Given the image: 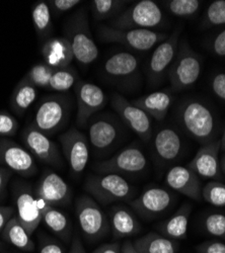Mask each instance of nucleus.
<instances>
[{
	"label": "nucleus",
	"mask_w": 225,
	"mask_h": 253,
	"mask_svg": "<svg viewBox=\"0 0 225 253\" xmlns=\"http://www.w3.org/2000/svg\"><path fill=\"white\" fill-rule=\"evenodd\" d=\"M211 49L216 56L225 57V30L220 32L213 39Z\"/></svg>",
	"instance_id": "nucleus-45"
},
{
	"label": "nucleus",
	"mask_w": 225,
	"mask_h": 253,
	"mask_svg": "<svg viewBox=\"0 0 225 253\" xmlns=\"http://www.w3.org/2000/svg\"><path fill=\"white\" fill-rule=\"evenodd\" d=\"M147 167V158L138 147L130 146L110 159L95 164L94 169L99 174H135Z\"/></svg>",
	"instance_id": "nucleus-9"
},
{
	"label": "nucleus",
	"mask_w": 225,
	"mask_h": 253,
	"mask_svg": "<svg viewBox=\"0 0 225 253\" xmlns=\"http://www.w3.org/2000/svg\"><path fill=\"white\" fill-rule=\"evenodd\" d=\"M17 120L7 112H0V138H8L16 134Z\"/></svg>",
	"instance_id": "nucleus-40"
},
{
	"label": "nucleus",
	"mask_w": 225,
	"mask_h": 253,
	"mask_svg": "<svg viewBox=\"0 0 225 253\" xmlns=\"http://www.w3.org/2000/svg\"><path fill=\"white\" fill-rule=\"evenodd\" d=\"M39 253H65V251L58 241L45 236L40 243Z\"/></svg>",
	"instance_id": "nucleus-42"
},
{
	"label": "nucleus",
	"mask_w": 225,
	"mask_h": 253,
	"mask_svg": "<svg viewBox=\"0 0 225 253\" xmlns=\"http://www.w3.org/2000/svg\"><path fill=\"white\" fill-rule=\"evenodd\" d=\"M59 141L62 145L70 171L74 175H80L90 160V145L87 136L77 129L71 128L59 136Z\"/></svg>",
	"instance_id": "nucleus-13"
},
{
	"label": "nucleus",
	"mask_w": 225,
	"mask_h": 253,
	"mask_svg": "<svg viewBox=\"0 0 225 253\" xmlns=\"http://www.w3.org/2000/svg\"><path fill=\"white\" fill-rule=\"evenodd\" d=\"M22 140L26 149L40 162L55 167H61L63 164L58 145L32 125L28 126L23 132Z\"/></svg>",
	"instance_id": "nucleus-15"
},
{
	"label": "nucleus",
	"mask_w": 225,
	"mask_h": 253,
	"mask_svg": "<svg viewBox=\"0 0 225 253\" xmlns=\"http://www.w3.org/2000/svg\"><path fill=\"white\" fill-rule=\"evenodd\" d=\"M70 98L64 94H53L42 99L35 112L34 128L49 136L62 130L71 111Z\"/></svg>",
	"instance_id": "nucleus-3"
},
{
	"label": "nucleus",
	"mask_w": 225,
	"mask_h": 253,
	"mask_svg": "<svg viewBox=\"0 0 225 253\" xmlns=\"http://www.w3.org/2000/svg\"><path fill=\"white\" fill-rule=\"evenodd\" d=\"M181 126L193 139L207 144L213 141L216 132V121L210 108L197 99L182 102L180 110Z\"/></svg>",
	"instance_id": "nucleus-1"
},
{
	"label": "nucleus",
	"mask_w": 225,
	"mask_h": 253,
	"mask_svg": "<svg viewBox=\"0 0 225 253\" xmlns=\"http://www.w3.org/2000/svg\"><path fill=\"white\" fill-rule=\"evenodd\" d=\"M180 29L176 30L167 40L159 43L153 51L148 64V78L151 84L159 82L169 68L172 67L177 57Z\"/></svg>",
	"instance_id": "nucleus-18"
},
{
	"label": "nucleus",
	"mask_w": 225,
	"mask_h": 253,
	"mask_svg": "<svg viewBox=\"0 0 225 253\" xmlns=\"http://www.w3.org/2000/svg\"><path fill=\"white\" fill-rule=\"evenodd\" d=\"M14 216V208L9 206H0V235L9 220Z\"/></svg>",
	"instance_id": "nucleus-47"
},
{
	"label": "nucleus",
	"mask_w": 225,
	"mask_h": 253,
	"mask_svg": "<svg viewBox=\"0 0 225 253\" xmlns=\"http://www.w3.org/2000/svg\"><path fill=\"white\" fill-rule=\"evenodd\" d=\"M201 3L199 0H171L165 4L172 14L180 17H188L198 12Z\"/></svg>",
	"instance_id": "nucleus-37"
},
{
	"label": "nucleus",
	"mask_w": 225,
	"mask_h": 253,
	"mask_svg": "<svg viewBox=\"0 0 225 253\" xmlns=\"http://www.w3.org/2000/svg\"><path fill=\"white\" fill-rule=\"evenodd\" d=\"M202 72V60L189 46L181 44L170 71V80L174 91L185 90L197 82Z\"/></svg>",
	"instance_id": "nucleus-8"
},
{
	"label": "nucleus",
	"mask_w": 225,
	"mask_h": 253,
	"mask_svg": "<svg viewBox=\"0 0 225 253\" xmlns=\"http://www.w3.org/2000/svg\"><path fill=\"white\" fill-rule=\"evenodd\" d=\"M42 55L47 65L53 69L69 67L74 60L72 47L65 37H52L42 47Z\"/></svg>",
	"instance_id": "nucleus-22"
},
{
	"label": "nucleus",
	"mask_w": 225,
	"mask_h": 253,
	"mask_svg": "<svg viewBox=\"0 0 225 253\" xmlns=\"http://www.w3.org/2000/svg\"><path fill=\"white\" fill-rule=\"evenodd\" d=\"M1 236L3 240L19 250L28 252L35 250V243L31 237L32 235L19 222L16 216H13L9 220L2 231Z\"/></svg>",
	"instance_id": "nucleus-30"
},
{
	"label": "nucleus",
	"mask_w": 225,
	"mask_h": 253,
	"mask_svg": "<svg viewBox=\"0 0 225 253\" xmlns=\"http://www.w3.org/2000/svg\"><path fill=\"white\" fill-rule=\"evenodd\" d=\"M126 3L127 1H120V0H94L91 2L93 18L95 22L115 18L121 13L122 8Z\"/></svg>",
	"instance_id": "nucleus-34"
},
{
	"label": "nucleus",
	"mask_w": 225,
	"mask_h": 253,
	"mask_svg": "<svg viewBox=\"0 0 225 253\" xmlns=\"http://www.w3.org/2000/svg\"><path fill=\"white\" fill-rule=\"evenodd\" d=\"M74 90L77 101L76 125L86 126L95 113L105 108L107 96L99 86L85 80H78Z\"/></svg>",
	"instance_id": "nucleus-10"
},
{
	"label": "nucleus",
	"mask_w": 225,
	"mask_h": 253,
	"mask_svg": "<svg viewBox=\"0 0 225 253\" xmlns=\"http://www.w3.org/2000/svg\"><path fill=\"white\" fill-rule=\"evenodd\" d=\"M11 175L12 172L7 168L0 167V201H3L6 196V188Z\"/></svg>",
	"instance_id": "nucleus-46"
},
{
	"label": "nucleus",
	"mask_w": 225,
	"mask_h": 253,
	"mask_svg": "<svg viewBox=\"0 0 225 253\" xmlns=\"http://www.w3.org/2000/svg\"><path fill=\"white\" fill-rule=\"evenodd\" d=\"M32 20L40 41L45 42L52 38V13L47 1H37L32 7Z\"/></svg>",
	"instance_id": "nucleus-31"
},
{
	"label": "nucleus",
	"mask_w": 225,
	"mask_h": 253,
	"mask_svg": "<svg viewBox=\"0 0 225 253\" xmlns=\"http://www.w3.org/2000/svg\"><path fill=\"white\" fill-rule=\"evenodd\" d=\"M198 253H225V243L220 241H206L197 246Z\"/></svg>",
	"instance_id": "nucleus-44"
},
{
	"label": "nucleus",
	"mask_w": 225,
	"mask_h": 253,
	"mask_svg": "<svg viewBox=\"0 0 225 253\" xmlns=\"http://www.w3.org/2000/svg\"><path fill=\"white\" fill-rule=\"evenodd\" d=\"M37 95V87L23 78L17 83L10 98V107L12 111L19 117L23 116L34 103Z\"/></svg>",
	"instance_id": "nucleus-32"
},
{
	"label": "nucleus",
	"mask_w": 225,
	"mask_h": 253,
	"mask_svg": "<svg viewBox=\"0 0 225 253\" xmlns=\"http://www.w3.org/2000/svg\"><path fill=\"white\" fill-rule=\"evenodd\" d=\"M220 140L203 145L189 162L188 167L199 177L208 179H222L219 151Z\"/></svg>",
	"instance_id": "nucleus-19"
},
{
	"label": "nucleus",
	"mask_w": 225,
	"mask_h": 253,
	"mask_svg": "<svg viewBox=\"0 0 225 253\" xmlns=\"http://www.w3.org/2000/svg\"><path fill=\"white\" fill-rule=\"evenodd\" d=\"M139 67V60L129 52H118L112 55L105 63V74L114 80L128 79L133 76Z\"/></svg>",
	"instance_id": "nucleus-25"
},
{
	"label": "nucleus",
	"mask_w": 225,
	"mask_h": 253,
	"mask_svg": "<svg viewBox=\"0 0 225 253\" xmlns=\"http://www.w3.org/2000/svg\"><path fill=\"white\" fill-rule=\"evenodd\" d=\"M220 149L225 152V128H224L222 137H221V139H220Z\"/></svg>",
	"instance_id": "nucleus-51"
},
{
	"label": "nucleus",
	"mask_w": 225,
	"mask_h": 253,
	"mask_svg": "<svg viewBox=\"0 0 225 253\" xmlns=\"http://www.w3.org/2000/svg\"><path fill=\"white\" fill-rule=\"evenodd\" d=\"M114 111L121 120L142 140L148 142L152 137L151 118L140 108L121 94H114L111 99Z\"/></svg>",
	"instance_id": "nucleus-11"
},
{
	"label": "nucleus",
	"mask_w": 225,
	"mask_h": 253,
	"mask_svg": "<svg viewBox=\"0 0 225 253\" xmlns=\"http://www.w3.org/2000/svg\"><path fill=\"white\" fill-rule=\"evenodd\" d=\"M202 199L208 204L217 207H225V183L218 180L207 182L202 187Z\"/></svg>",
	"instance_id": "nucleus-36"
},
{
	"label": "nucleus",
	"mask_w": 225,
	"mask_h": 253,
	"mask_svg": "<svg viewBox=\"0 0 225 253\" xmlns=\"http://www.w3.org/2000/svg\"><path fill=\"white\" fill-rule=\"evenodd\" d=\"M122 253H141L139 252L133 245V243L129 240H126L122 244Z\"/></svg>",
	"instance_id": "nucleus-50"
},
{
	"label": "nucleus",
	"mask_w": 225,
	"mask_h": 253,
	"mask_svg": "<svg viewBox=\"0 0 225 253\" xmlns=\"http://www.w3.org/2000/svg\"><path fill=\"white\" fill-rule=\"evenodd\" d=\"M119 134V126L112 118L99 116L90 124V143L95 150L109 149L117 141Z\"/></svg>",
	"instance_id": "nucleus-21"
},
{
	"label": "nucleus",
	"mask_w": 225,
	"mask_h": 253,
	"mask_svg": "<svg viewBox=\"0 0 225 253\" xmlns=\"http://www.w3.org/2000/svg\"><path fill=\"white\" fill-rule=\"evenodd\" d=\"M202 25L205 28L225 25V0H216L208 6Z\"/></svg>",
	"instance_id": "nucleus-38"
},
{
	"label": "nucleus",
	"mask_w": 225,
	"mask_h": 253,
	"mask_svg": "<svg viewBox=\"0 0 225 253\" xmlns=\"http://www.w3.org/2000/svg\"><path fill=\"white\" fill-rule=\"evenodd\" d=\"M92 253H122V245L116 243H106L97 247Z\"/></svg>",
	"instance_id": "nucleus-48"
},
{
	"label": "nucleus",
	"mask_w": 225,
	"mask_h": 253,
	"mask_svg": "<svg viewBox=\"0 0 225 253\" xmlns=\"http://www.w3.org/2000/svg\"><path fill=\"white\" fill-rule=\"evenodd\" d=\"M51 13L58 15L63 12L69 11L80 3L79 0H50L47 1Z\"/></svg>",
	"instance_id": "nucleus-41"
},
{
	"label": "nucleus",
	"mask_w": 225,
	"mask_h": 253,
	"mask_svg": "<svg viewBox=\"0 0 225 253\" xmlns=\"http://www.w3.org/2000/svg\"><path fill=\"white\" fill-rule=\"evenodd\" d=\"M98 37L106 43H116L129 49L145 52L168 39V35L148 30H119L101 25L97 30Z\"/></svg>",
	"instance_id": "nucleus-6"
},
{
	"label": "nucleus",
	"mask_w": 225,
	"mask_h": 253,
	"mask_svg": "<svg viewBox=\"0 0 225 253\" xmlns=\"http://www.w3.org/2000/svg\"><path fill=\"white\" fill-rule=\"evenodd\" d=\"M132 243L141 253H177L179 249L176 240L156 232H150Z\"/></svg>",
	"instance_id": "nucleus-29"
},
{
	"label": "nucleus",
	"mask_w": 225,
	"mask_h": 253,
	"mask_svg": "<svg viewBox=\"0 0 225 253\" xmlns=\"http://www.w3.org/2000/svg\"><path fill=\"white\" fill-rule=\"evenodd\" d=\"M206 233L212 237L225 240V215L222 213H210L203 221Z\"/></svg>",
	"instance_id": "nucleus-39"
},
{
	"label": "nucleus",
	"mask_w": 225,
	"mask_h": 253,
	"mask_svg": "<svg viewBox=\"0 0 225 253\" xmlns=\"http://www.w3.org/2000/svg\"><path fill=\"white\" fill-rule=\"evenodd\" d=\"M173 100L174 98L172 93L161 90L141 96L137 99L131 100V102L144 111L150 118L156 121H162L168 115L173 104Z\"/></svg>",
	"instance_id": "nucleus-26"
},
{
	"label": "nucleus",
	"mask_w": 225,
	"mask_h": 253,
	"mask_svg": "<svg viewBox=\"0 0 225 253\" xmlns=\"http://www.w3.org/2000/svg\"><path fill=\"white\" fill-rule=\"evenodd\" d=\"M0 246H1V244H0Z\"/></svg>",
	"instance_id": "nucleus-53"
},
{
	"label": "nucleus",
	"mask_w": 225,
	"mask_h": 253,
	"mask_svg": "<svg viewBox=\"0 0 225 253\" xmlns=\"http://www.w3.org/2000/svg\"><path fill=\"white\" fill-rule=\"evenodd\" d=\"M0 164L11 172L25 177L33 176L38 172L34 156L24 147L7 138H0Z\"/></svg>",
	"instance_id": "nucleus-12"
},
{
	"label": "nucleus",
	"mask_w": 225,
	"mask_h": 253,
	"mask_svg": "<svg viewBox=\"0 0 225 253\" xmlns=\"http://www.w3.org/2000/svg\"><path fill=\"white\" fill-rule=\"evenodd\" d=\"M65 38L72 47L74 59L89 66L98 57V48L92 39L85 8L74 13L65 25Z\"/></svg>",
	"instance_id": "nucleus-2"
},
{
	"label": "nucleus",
	"mask_w": 225,
	"mask_h": 253,
	"mask_svg": "<svg viewBox=\"0 0 225 253\" xmlns=\"http://www.w3.org/2000/svg\"><path fill=\"white\" fill-rule=\"evenodd\" d=\"M211 89L220 99L225 100V73H216L211 80Z\"/></svg>",
	"instance_id": "nucleus-43"
},
{
	"label": "nucleus",
	"mask_w": 225,
	"mask_h": 253,
	"mask_svg": "<svg viewBox=\"0 0 225 253\" xmlns=\"http://www.w3.org/2000/svg\"><path fill=\"white\" fill-rule=\"evenodd\" d=\"M182 142L177 131L172 128L159 130L153 140V149L157 158L163 162L176 160L181 151Z\"/></svg>",
	"instance_id": "nucleus-24"
},
{
	"label": "nucleus",
	"mask_w": 225,
	"mask_h": 253,
	"mask_svg": "<svg viewBox=\"0 0 225 253\" xmlns=\"http://www.w3.org/2000/svg\"><path fill=\"white\" fill-rule=\"evenodd\" d=\"M167 185L194 201L202 200V185L200 177L188 166H175L168 171L166 175Z\"/></svg>",
	"instance_id": "nucleus-20"
},
{
	"label": "nucleus",
	"mask_w": 225,
	"mask_h": 253,
	"mask_svg": "<svg viewBox=\"0 0 225 253\" xmlns=\"http://www.w3.org/2000/svg\"><path fill=\"white\" fill-rule=\"evenodd\" d=\"M78 80L77 72L70 66L66 68L54 69L48 88L56 92H65L75 86Z\"/></svg>",
	"instance_id": "nucleus-33"
},
{
	"label": "nucleus",
	"mask_w": 225,
	"mask_h": 253,
	"mask_svg": "<svg viewBox=\"0 0 225 253\" xmlns=\"http://www.w3.org/2000/svg\"><path fill=\"white\" fill-rule=\"evenodd\" d=\"M37 202L42 213V222L57 236L68 240L71 234V224L68 217L57 208L48 206L42 200L37 198Z\"/></svg>",
	"instance_id": "nucleus-27"
},
{
	"label": "nucleus",
	"mask_w": 225,
	"mask_h": 253,
	"mask_svg": "<svg viewBox=\"0 0 225 253\" xmlns=\"http://www.w3.org/2000/svg\"><path fill=\"white\" fill-rule=\"evenodd\" d=\"M109 222L113 235L118 239L131 237L141 229L135 215L127 207L121 205H117L110 211Z\"/></svg>",
	"instance_id": "nucleus-23"
},
{
	"label": "nucleus",
	"mask_w": 225,
	"mask_h": 253,
	"mask_svg": "<svg viewBox=\"0 0 225 253\" xmlns=\"http://www.w3.org/2000/svg\"><path fill=\"white\" fill-rule=\"evenodd\" d=\"M165 22V15L158 4L152 0H141L121 12L110 23V27L119 30L153 31Z\"/></svg>",
	"instance_id": "nucleus-4"
},
{
	"label": "nucleus",
	"mask_w": 225,
	"mask_h": 253,
	"mask_svg": "<svg viewBox=\"0 0 225 253\" xmlns=\"http://www.w3.org/2000/svg\"><path fill=\"white\" fill-rule=\"evenodd\" d=\"M220 167H221V171L223 174H225V153L222 155L220 159Z\"/></svg>",
	"instance_id": "nucleus-52"
},
{
	"label": "nucleus",
	"mask_w": 225,
	"mask_h": 253,
	"mask_svg": "<svg viewBox=\"0 0 225 253\" xmlns=\"http://www.w3.org/2000/svg\"><path fill=\"white\" fill-rule=\"evenodd\" d=\"M53 72L54 69L46 63H39L28 71L24 78L37 88H48Z\"/></svg>",
	"instance_id": "nucleus-35"
},
{
	"label": "nucleus",
	"mask_w": 225,
	"mask_h": 253,
	"mask_svg": "<svg viewBox=\"0 0 225 253\" xmlns=\"http://www.w3.org/2000/svg\"><path fill=\"white\" fill-rule=\"evenodd\" d=\"M191 212L190 205H182L171 218L158 226L160 233L173 240L185 239L188 234Z\"/></svg>",
	"instance_id": "nucleus-28"
},
{
	"label": "nucleus",
	"mask_w": 225,
	"mask_h": 253,
	"mask_svg": "<svg viewBox=\"0 0 225 253\" xmlns=\"http://www.w3.org/2000/svg\"><path fill=\"white\" fill-rule=\"evenodd\" d=\"M72 189L59 174L52 170H45L37 183L35 195L48 206L65 207L72 199Z\"/></svg>",
	"instance_id": "nucleus-16"
},
{
	"label": "nucleus",
	"mask_w": 225,
	"mask_h": 253,
	"mask_svg": "<svg viewBox=\"0 0 225 253\" xmlns=\"http://www.w3.org/2000/svg\"><path fill=\"white\" fill-rule=\"evenodd\" d=\"M175 198L165 187L151 186L130 202L131 207L143 217L152 218L166 213L173 206Z\"/></svg>",
	"instance_id": "nucleus-17"
},
{
	"label": "nucleus",
	"mask_w": 225,
	"mask_h": 253,
	"mask_svg": "<svg viewBox=\"0 0 225 253\" xmlns=\"http://www.w3.org/2000/svg\"><path fill=\"white\" fill-rule=\"evenodd\" d=\"M68 253H87V251L83 245V242H81L80 238L77 235L74 236L72 243H71V248Z\"/></svg>",
	"instance_id": "nucleus-49"
},
{
	"label": "nucleus",
	"mask_w": 225,
	"mask_h": 253,
	"mask_svg": "<svg viewBox=\"0 0 225 253\" xmlns=\"http://www.w3.org/2000/svg\"><path fill=\"white\" fill-rule=\"evenodd\" d=\"M85 188L94 200L104 205L130 201L135 193V188L124 177L114 173L90 175Z\"/></svg>",
	"instance_id": "nucleus-5"
},
{
	"label": "nucleus",
	"mask_w": 225,
	"mask_h": 253,
	"mask_svg": "<svg viewBox=\"0 0 225 253\" xmlns=\"http://www.w3.org/2000/svg\"><path fill=\"white\" fill-rule=\"evenodd\" d=\"M76 218L81 232L90 241L103 238L110 230V222L96 201L88 195L77 198L75 203Z\"/></svg>",
	"instance_id": "nucleus-7"
},
{
	"label": "nucleus",
	"mask_w": 225,
	"mask_h": 253,
	"mask_svg": "<svg viewBox=\"0 0 225 253\" xmlns=\"http://www.w3.org/2000/svg\"><path fill=\"white\" fill-rule=\"evenodd\" d=\"M16 217L32 235L42 223V213L39 209L37 198L29 184L17 182L12 187Z\"/></svg>",
	"instance_id": "nucleus-14"
}]
</instances>
